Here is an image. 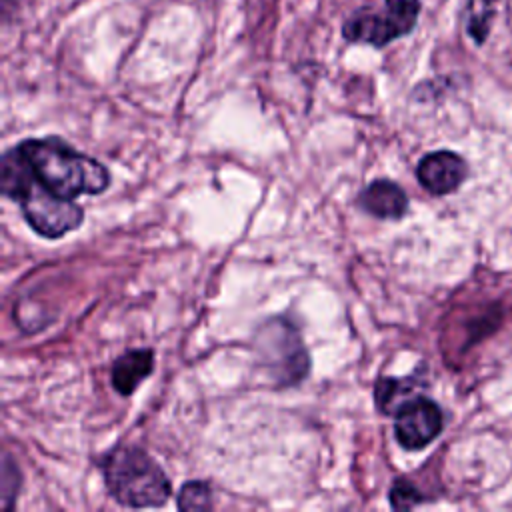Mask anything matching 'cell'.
Listing matches in <instances>:
<instances>
[{"instance_id": "cell-5", "label": "cell", "mask_w": 512, "mask_h": 512, "mask_svg": "<svg viewBox=\"0 0 512 512\" xmlns=\"http://www.w3.org/2000/svg\"><path fill=\"white\" fill-rule=\"evenodd\" d=\"M260 356L270 374L280 384H298L308 374V352L296 328L282 318H274L260 332Z\"/></svg>"}, {"instance_id": "cell-10", "label": "cell", "mask_w": 512, "mask_h": 512, "mask_svg": "<svg viewBox=\"0 0 512 512\" xmlns=\"http://www.w3.org/2000/svg\"><path fill=\"white\" fill-rule=\"evenodd\" d=\"M424 386L416 376H406V378H392V376H382L376 382L374 388V398L376 406L382 414L394 416L402 404L418 396V390Z\"/></svg>"}, {"instance_id": "cell-11", "label": "cell", "mask_w": 512, "mask_h": 512, "mask_svg": "<svg viewBox=\"0 0 512 512\" xmlns=\"http://www.w3.org/2000/svg\"><path fill=\"white\" fill-rule=\"evenodd\" d=\"M498 0H468L466 2V32L482 46L490 34Z\"/></svg>"}, {"instance_id": "cell-3", "label": "cell", "mask_w": 512, "mask_h": 512, "mask_svg": "<svg viewBox=\"0 0 512 512\" xmlns=\"http://www.w3.org/2000/svg\"><path fill=\"white\" fill-rule=\"evenodd\" d=\"M108 494L128 508L166 504L172 486L162 466L138 446H118L102 460Z\"/></svg>"}, {"instance_id": "cell-12", "label": "cell", "mask_w": 512, "mask_h": 512, "mask_svg": "<svg viewBox=\"0 0 512 512\" xmlns=\"http://www.w3.org/2000/svg\"><path fill=\"white\" fill-rule=\"evenodd\" d=\"M180 510H208L212 508V490L204 480H190L178 492Z\"/></svg>"}, {"instance_id": "cell-9", "label": "cell", "mask_w": 512, "mask_h": 512, "mask_svg": "<svg viewBox=\"0 0 512 512\" xmlns=\"http://www.w3.org/2000/svg\"><path fill=\"white\" fill-rule=\"evenodd\" d=\"M152 368L154 352L150 348H136L124 352L112 364L110 380L114 390L122 396H130L140 386V382L152 374Z\"/></svg>"}, {"instance_id": "cell-8", "label": "cell", "mask_w": 512, "mask_h": 512, "mask_svg": "<svg viewBox=\"0 0 512 512\" xmlns=\"http://www.w3.org/2000/svg\"><path fill=\"white\" fill-rule=\"evenodd\" d=\"M360 206L382 220H400L408 210L406 192L392 180L378 178L370 182L358 198Z\"/></svg>"}, {"instance_id": "cell-4", "label": "cell", "mask_w": 512, "mask_h": 512, "mask_svg": "<svg viewBox=\"0 0 512 512\" xmlns=\"http://www.w3.org/2000/svg\"><path fill=\"white\" fill-rule=\"evenodd\" d=\"M420 8V0H384L382 12H372L366 6L358 8L346 18L342 36L348 42L382 48L414 30Z\"/></svg>"}, {"instance_id": "cell-1", "label": "cell", "mask_w": 512, "mask_h": 512, "mask_svg": "<svg viewBox=\"0 0 512 512\" xmlns=\"http://www.w3.org/2000/svg\"><path fill=\"white\" fill-rule=\"evenodd\" d=\"M0 186L4 196L20 204L30 228L48 240L62 238L84 220V210L74 200L54 194L34 178L16 146L2 156Z\"/></svg>"}, {"instance_id": "cell-6", "label": "cell", "mask_w": 512, "mask_h": 512, "mask_svg": "<svg viewBox=\"0 0 512 512\" xmlns=\"http://www.w3.org/2000/svg\"><path fill=\"white\" fill-rule=\"evenodd\" d=\"M444 428L440 406L424 396H416L402 404L394 414V436L406 450H422Z\"/></svg>"}, {"instance_id": "cell-2", "label": "cell", "mask_w": 512, "mask_h": 512, "mask_svg": "<svg viewBox=\"0 0 512 512\" xmlns=\"http://www.w3.org/2000/svg\"><path fill=\"white\" fill-rule=\"evenodd\" d=\"M38 182L62 198L100 194L110 184L102 162L74 150L60 138H28L16 146Z\"/></svg>"}, {"instance_id": "cell-13", "label": "cell", "mask_w": 512, "mask_h": 512, "mask_svg": "<svg viewBox=\"0 0 512 512\" xmlns=\"http://www.w3.org/2000/svg\"><path fill=\"white\" fill-rule=\"evenodd\" d=\"M422 500H424L422 492H420L412 482H408L406 478H398V480L394 482V486L390 488V504H392V508H396V510L414 508V506H418Z\"/></svg>"}, {"instance_id": "cell-7", "label": "cell", "mask_w": 512, "mask_h": 512, "mask_svg": "<svg viewBox=\"0 0 512 512\" xmlns=\"http://www.w3.org/2000/svg\"><path fill=\"white\" fill-rule=\"evenodd\" d=\"M468 176L466 160L452 150H436L426 156L416 166V178L424 190L434 196H444L454 192Z\"/></svg>"}]
</instances>
